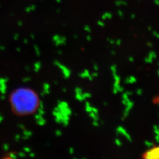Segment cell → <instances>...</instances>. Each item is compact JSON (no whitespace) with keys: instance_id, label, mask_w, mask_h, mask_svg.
I'll use <instances>...</instances> for the list:
<instances>
[{"instance_id":"obj_1","label":"cell","mask_w":159,"mask_h":159,"mask_svg":"<svg viewBox=\"0 0 159 159\" xmlns=\"http://www.w3.org/2000/svg\"><path fill=\"white\" fill-rule=\"evenodd\" d=\"M143 159H159V145L146 150L143 154Z\"/></svg>"},{"instance_id":"obj_2","label":"cell","mask_w":159,"mask_h":159,"mask_svg":"<svg viewBox=\"0 0 159 159\" xmlns=\"http://www.w3.org/2000/svg\"><path fill=\"white\" fill-rule=\"evenodd\" d=\"M90 116L91 117L92 119H93L94 120H97L98 119V117L97 114L94 113H93V111H91V112L90 113Z\"/></svg>"},{"instance_id":"obj_3","label":"cell","mask_w":159,"mask_h":159,"mask_svg":"<svg viewBox=\"0 0 159 159\" xmlns=\"http://www.w3.org/2000/svg\"><path fill=\"white\" fill-rule=\"evenodd\" d=\"M90 75V74H89V71H88L87 70H85L83 73L81 74L80 76H81V77H83V78H85V77H89Z\"/></svg>"},{"instance_id":"obj_4","label":"cell","mask_w":159,"mask_h":159,"mask_svg":"<svg viewBox=\"0 0 159 159\" xmlns=\"http://www.w3.org/2000/svg\"><path fill=\"white\" fill-rule=\"evenodd\" d=\"M86 111L88 112V113H90L91 111H92V107L90 106V104L89 102H86Z\"/></svg>"},{"instance_id":"obj_5","label":"cell","mask_w":159,"mask_h":159,"mask_svg":"<svg viewBox=\"0 0 159 159\" xmlns=\"http://www.w3.org/2000/svg\"><path fill=\"white\" fill-rule=\"evenodd\" d=\"M76 98L80 101H81L85 99L82 94H76Z\"/></svg>"},{"instance_id":"obj_6","label":"cell","mask_w":159,"mask_h":159,"mask_svg":"<svg viewBox=\"0 0 159 159\" xmlns=\"http://www.w3.org/2000/svg\"><path fill=\"white\" fill-rule=\"evenodd\" d=\"M34 66H35L34 71H38L40 70V67H41V64H40V63H35Z\"/></svg>"},{"instance_id":"obj_7","label":"cell","mask_w":159,"mask_h":159,"mask_svg":"<svg viewBox=\"0 0 159 159\" xmlns=\"http://www.w3.org/2000/svg\"><path fill=\"white\" fill-rule=\"evenodd\" d=\"M37 121V123L41 125H44L45 124V123H46L45 120L43 119V118H41V119L38 120Z\"/></svg>"},{"instance_id":"obj_8","label":"cell","mask_w":159,"mask_h":159,"mask_svg":"<svg viewBox=\"0 0 159 159\" xmlns=\"http://www.w3.org/2000/svg\"><path fill=\"white\" fill-rule=\"evenodd\" d=\"M35 119L37 120L41 119L42 118V115H41V114H40L39 113L38 114L35 115Z\"/></svg>"},{"instance_id":"obj_9","label":"cell","mask_w":159,"mask_h":159,"mask_svg":"<svg viewBox=\"0 0 159 159\" xmlns=\"http://www.w3.org/2000/svg\"><path fill=\"white\" fill-rule=\"evenodd\" d=\"M83 97L84 98H89L91 97V94L90 93H85V94H83Z\"/></svg>"},{"instance_id":"obj_10","label":"cell","mask_w":159,"mask_h":159,"mask_svg":"<svg viewBox=\"0 0 159 159\" xmlns=\"http://www.w3.org/2000/svg\"><path fill=\"white\" fill-rule=\"evenodd\" d=\"M75 91H76V94H82V90L80 88H77L75 89Z\"/></svg>"},{"instance_id":"obj_11","label":"cell","mask_w":159,"mask_h":159,"mask_svg":"<svg viewBox=\"0 0 159 159\" xmlns=\"http://www.w3.org/2000/svg\"><path fill=\"white\" fill-rule=\"evenodd\" d=\"M56 134L57 136H61L62 133H61V131L57 130L56 131Z\"/></svg>"},{"instance_id":"obj_12","label":"cell","mask_w":159,"mask_h":159,"mask_svg":"<svg viewBox=\"0 0 159 159\" xmlns=\"http://www.w3.org/2000/svg\"><path fill=\"white\" fill-rule=\"evenodd\" d=\"M93 111V113H94L98 114V110L96 108H92V111Z\"/></svg>"},{"instance_id":"obj_13","label":"cell","mask_w":159,"mask_h":159,"mask_svg":"<svg viewBox=\"0 0 159 159\" xmlns=\"http://www.w3.org/2000/svg\"><path fill=\"white\" fill-rule=\"evenodd\" d=\"M93 125H94V126H98V122H97V120H94V121H93Z\"/></svg>"},{"instance_id":"obj_14","label":"cell","mask_w":159,"mask_h":159,"mask_svg":"<svg viewBox=\"0 0 159 159\" xmlns=\"http://www.w3.org/2000/svg\"><path fill=\"white\" fill-rule=\"evenodd\" d=\"M39 111V113L40 114H41V115H43V114H44V111L43 109H41V108H40Z\"/></svg>"},{"instance_id":"obj_15","label":"cell","mask_w":159,"mask_h":159,"mask_svg":"<svg viewBox=\"0 0 159 159\" xmlns=\"http://www.w3.org/2000/svg\"><path fill=\"white\" fill-rule=\"evenodd\" d=\"M69 153H70V154H73V153H74V150H73V148H71L70 149V150H69Z\"/></svg>"},{"instance_id":"obj_16","label":"cell","mask_w":159,"mask_h":159,"mask_svg":"<svg viewBox=\"0 0 159 159\" xmlns=\"http://www.w3.org/2000/svg\"><path fill=\"white\" fill-rule=\"evenodd\" d=\"M24 151H25L26 152H30L31 151V150H30V148H24Z\"/></svg>"},{"instance_id":"obj_17","label":"cell","mask_w":159,"mask_h":159,"mask_svg":"<svg viewBox=\"0 0 159 159\" xmlns=\"http://www.w3.org/2000/svg\"><path fill=\"white\" fill-rule=\"evenodd\" d=\"M30 78H26L24 80V81H30Z\"/></svg>"},{"instance_id":"obj_18","label":"cell","mask_w":159,"mask_h":159,"mask_svg":"<svg viewBox=\"0 0 159 159\" xmlns=\"http://www.w3.org/2000/svg\"><path fill=\"white\" fill-rule=\"evenodd\" d=\"M91 75L93 77H96V76H97V73H93V74H91Z\"/></svg>"},{"instance_id":"obj_19","label":"cell","mask_w":159,"mask_h":159,"mask_svg":"<svg viewBox=\"0 0 159 159\" xmlns=\"http://www.w3.org/2000/svg\"><path fill=\"white\" fill-rule=\"evenodd\" d=\"M94 69H95V70H96V71H97V70H98V67H97V65H96V64H95V65H94Z\"/></svg>"},{"instance_id":"obj_20","label":"cell","mask_w":159,"mask_h":159,"mask_svg":"<svg viewBox=\"0 0 159 159\" xmlns=\"http://www.w3.org/2000/svg\"><path fill=\"white\" fill-rule=\"evenodd\" d=\"M30 157H34V156H35V154L33 153H30Z\"/></svg>"},{"instance_id":"obj_21","label":"cell","mask_w":159,"mask_h":159,"mask_svg":"<svg viewBox=\"0 0 159 159\" xmlns=\"http://www.w3.org/2000/svg\"><path fill=\"white\" fill-rule=\"evenodd\" d=\"M20 156H25V154L20 153Z\"/></svg>"}]
</instances>
